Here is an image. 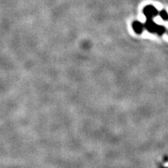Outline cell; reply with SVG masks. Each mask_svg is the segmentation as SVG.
I'll return each instance as SVG.
<instances>
[{
  "instance_id": "cell-1",
  "label": "cell",
  "mask_w": 168,
  "mask_h": 168,
  "mask_svg": "<svg viewBox=\"0 0 168 168\" xmlns=\"http://www.w3.org/2000/svg\"><path fill=\"white\" fill-rule=\"evenodd\" d=\"M143 13L146 19H153L159 15L158 10L153 5H148L145 7L143 10Z\"/></svg>"
},
{
  "instance_id": "cell-2",
  "label": "cell",
  "mask_w": 168,
  "mask_h": 168,
  "mask_svg": "<svg viewBox=\"0 0 168 168\" xmlns=\"http://www.w3.org/2000/svg\"><path fill=\"white\" fill-rule=\"evenodd\" d=\"M144 25V28L147 30L148 32L151 33H156V30H157V26L158 24H156L153 21V19H146V21L145 22V24H143Z\"/></svg>"
},
{
  "instance_id": "cell-3",
  "label": "cell",
  "mask_w": 168,
  "mask_h": 168,
  "mask_svg": "<svg viewBox=\"0 0 168 168\" xmlns=\"http://www.w3.org/2000/svg\"><path fill=\"white\" fill-rule=\"evenodd\" d=\"M132 28L137 34H142L145 30L144 25L140 21H134L132 24Z\"/></svg>"
},
{
  "instance_id": "cell-4",
  "label": "cell",
  "mask_w": 168,
  "mask_h": 168,
  "mask_svg": "<svg viewBox=\"0 0 168 168\" xmlns=\"http://www.w3.org/2000/svg\"><path fill=\"white\" fill-rule=\"evenodd\" d=\"M166 32V27L163 25H158L157 26V30H156V33L159 35V36H162L163 33Z\"/></svg>"
},
{
  "instance_id": "cell-5",
  "label": "cell",
  "mask_w": 168,
  "mask_h": 168,
  "mask_svg": "<svg viewBox=\"0 0 168 168\" xmlns=\"http://www.w3.org/2000/svg\"><path fill=\"white\" fill-rule=\"evenodd\" d=\"M159 15H160V16L161 17V19H163V20H167V13H166V11L165 10H161V11L159 12Z\"/></svg>"
}]
</instances>
